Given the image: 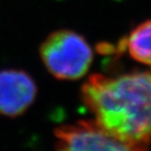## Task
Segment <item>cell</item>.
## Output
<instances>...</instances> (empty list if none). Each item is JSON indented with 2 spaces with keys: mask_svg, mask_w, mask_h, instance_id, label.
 I'll list each match as a JSON object with an SVG mask.
<instances>
[{
  "mask_svg": "<svg viewBox=\"0 0 151 151\" xmlns=\"http://www.w3.org/2000/svg\"><path fill=\"white\" fill-rule=\"evenodd\" d=\"M94 123L124 141L151 142V69L116 76L93 73L80 90Z\"/></svg>",
  "mask_w": 151,
  "mask_h": 151,
  "instance_id": "6da1fadb",
  "label": "cell"
},
{
  "mask_svg": "<svg viewBox=\"0 0 151 151\" xmlns=\"http://www.w3.org/2000/svg\"><path fill=\"white\" fill-rule=\"evenodd\" d=\"M56 151H148L147 144L124 141L104 130L94 121H79L55 130Z\"/></svg>",
  "mask_w": 151,
  "mask_h": 151,
  "instance_id": "3957f363",
  "label": "cell"
},
{
  "mask_svg": "<svg viewBox=\"0 0 151 151\" xmlns=\"http://www.w3.org/2000/svg\"><path fill=\"white\" fill-rule=\"evenodd\" d=\"M39 54L45 68L58 80H78L86 75L93 61V52L84 36L61 28L42 41Z\"/></svg>",
  "mask_w": 151,
  "mask_h": 151,
  "instance_id": "7a4b0ae2",
  "label": "cell"
},
{
  "mask_svg": "<svg viewBox=\"0 0 151 151\" xmlns=\"http://www.w3.org/2000/svg\"><path fill=\"white\" fill-rule=\"evenodd\" d=\"M38 88L35 80L21 69L0 70V114L17 118L34 103Z\"/></svg>",
  "mask_w": 151,
  "mask_h": 151,
  "instance_id": "277c9868",
  "label": "cell"
},
{
  "mask_svg": "<svg viewBox=\"0 0 151 151\" xmlns=\"http://www.w3.org/2000/svg\"><path fill=\"white\" fill-rule=\"evenodd\" d=\"M113 1H124V0H113Z\"/></svg>",
  "mask_w": 151,
  "mask_h": 151,
  "instance_id": "8992f818",
  "label": "cell"
},
{
  "mask_svg": "<svg viewBox=\"0 0 151 151\" xmlns=\"http://www.w3.org/2000/svg\"><path fill=\"white\" fill-rule=\"evenodd\" d=\"M125 52L131 59L151 66V19L145 20L133 27L124 37Z\"/></svg>",
  "mask_w": 151,
  "mask_h": 151,
  "instance_id": "5b68a950",
  "label": "cell"
}]
</instances>
